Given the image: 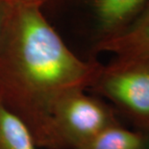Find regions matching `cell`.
Returning a JSON list of instances; mask_svg holds the SVG:
<instances>
[{
	"mask_svg": "<svg viewBox=\"0 0 149 149\" xmlns=\"http://www.w3.org/2000/svg\"><path fill=\"white\" fill-rule=\"evenodd\" d=\"M102 65L72 51L42 7L13 2L0 40V101L28 126L40 148L54 149L59 101L88 90Z\"/></svg>",
	"mask_w": 149,
	"mask_h": 149,
	"instance_id": "6da1fadb",
	"label": "cell"
},
{
	"mask_svg": "<svg viewBox=\"0 0 149 149\" xmlns=\"http://www.w3.org/2000/svg\"><path fill=\"white\" fill-rule=\"evenodd\" d=\"M90 90L149 133V57L103 65Z\"/></svg>",
	"mask_w": 149,
	"mask_h": 149,
	"instance_id": "7a4b0ae2",
	"label": "cell"
},
{
	"mask_svg": "<svg viewBox=\"0 0 149 149\" xmlns=\"http://www.w3.org/2000/svg\"><path fill=\"white\" fill-rule=\"evenodd\" d=\"M119 123L113 108L99 96L77 90L57 104L52 116L54 149H77Z\"/></svg>",
	"mask_w": 149,
	"mask_h": 149,
	"instance_id": "3957f363",
	"label": "cell"
},
{
	"mask_svg": "<svg viewBox=\"0 0 149 149\" xmlns=\"http://www.w3.org/2000/svg\"><path fill=\"white\" fill-rule=\"evenodd\" d=\"M148 4L149 0H49L42 8L62 6L74 14L87 33L91 55L98 45L127 29Z\"/></svg>",
	"mask_w": 149,
	"mask_h": 149,
	"instance_id": "277c9868",
	"label": "cell"
},
{
	"mask_svg": "<svg viewBox=\"0 0 149 149\" xmlns=\"http://www.w3.org/2000/svg\"><path fill=\"white\" fill-rule=\"evenodd\" d=\"M100 53L113 54L118 61L149 57V4L125 31L98 45L91 58Z\"/></svg>",
	"mask_w": 149,
	"mask_h": 149,
	"instance_id": "5b68a950",
	"label": "cell"
},
{
	"mask_svg": "<svg viewBox=\"0 0 149 149\" xmlns=\"http://www.w3.org/2000/svg\"><path fill=\"white\" fill-rule=\"evenodd\" d=\"M77 149H149V137L146 132L126 128L119 122Z\"/></svg>",
	"mask_w": 149,
	"mask_h": 149,
	"instance_id": "8992f818",
	"label": "cell"
},
{
	"mask_svg": "<svg viewBox=\"0 0 149 149\" xmlns=\"http://www.w3.org/2000/svg\"><path fill=\"white\" fill-rule=\"evenodd\" d=\"M28 126L0 101V149H39Z\"/></svg>",
	"mask_w": 149,
	"mask_h": 149,
	"instance_id": "52a82bcc",
	"label": "cell"
},
{
	"mask_svg": "<svg viewBox=\"0 0 149 149\" xmlns=\"http://www.w3.org/2000/svg\"><path fill=\"white\" fill-rule=\"evenodd\" d=\"M13 2L14 1H10V0H0V40H1L6 22L10 15Z\"/></svg>",
	"mask_w": 149,
	"mask_h": 149,
	"instance_id": "ba28073f",
	"label": "cell"
},
{
	"mask_svg": "<svg viewBox=\"0 0 149 149\" xmlns=\"http://www.w3.org/2000/svg\"><path fill=\"white\" fill-rule=\"evenodd\" d=\"M15 1H19V2L27 3V4L37 5V6H40V7L42 8L43 6L49 1V0H15Z\"/></svg>",
	"mask_w": 149,
	"mask_h": 149,
	"instance_id": "9c48e42d",
	"label": "cell"
},
{
	"mask_svg": "<svg viewBox=\"0 0 149 149\" xmlns=\"http://www.w3.org/2000/svg\"><path fill=\"white\" fill-rule=\"evenodd\" d=\"M10 1H15V0H10Z\"/></svg>",
	"mask_w": 149,
	"mask_h": 149,
	"instance_id": "30bf717a",
	"label": "cell"
},
{
	"mask_svg": "<svg viewBox=\"0 0 149 149\" xmlns=\"http://www.w3.org/2000/svg\"><path fill=\"white\" fill-rule=\"evenodd\" d=\"M147 133V132H146ZM147 134H148V137H149V133H147Z\"/></svg>",
	"mask_w": 149,
	"mask_h": 149,
	"instance_id": "8fae6325",
	"label": "cell"
}]
</instances>
